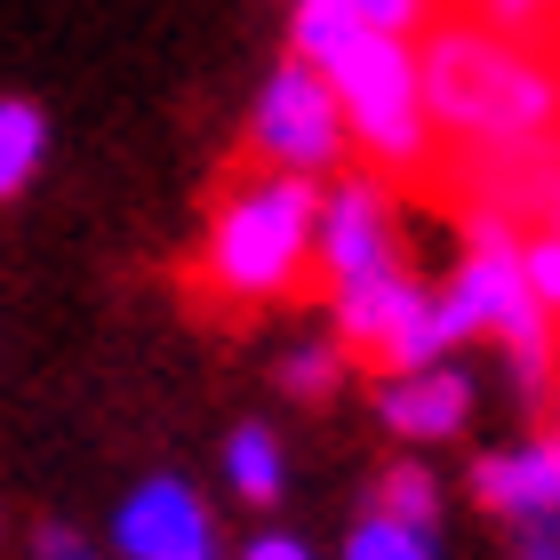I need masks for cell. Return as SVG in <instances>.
Listing matches in <instances>:
<instances>
[{
	"label": "cell",
	"mask_w": 560,
	"mask_h": 560,
	"mask_svg": "<svg viewBox=\"0 0 560 560\" xmlns=\"http://www.w3.org/2000/svg\"><path fill=\"white\" fill-rule=\"evenodd\" d=\"M337 376H345V352L328 345V337H313V345H296L289 361H280V385H289L296 400H328V393H337Z\"/></svg>",
	"instance_id": "16"
},
{
	"label": "cell",
	"mask_w": 560,
	"mask_h": 560,
	"mask_svg": "<svg viewBox=\"0 0 560 560\" xmlns=\"http://www.w3.org/2000/svg\"><path fill=\"white\" fill-rule=\"evenodd\" d=\"M33 560H96V552H89V537H81V528H65V521H48V528H40V537H33Z\"/></svg>",
	"instance_id": "19"
},
{
	"label": "cell",
	"mask_w": 560,
	"mask_h": 560,
	"mask_svg": "<svg viewBox=\"0 0 560 560\" xmlns=\"http://www.w3.org/2000/svg\"><path fill=\"white\" fill-rule=\"evenodd\" d=\"M472 497L489 504V513H504V521L560 513V441L545 432V441H528V448L480 456V465H472Z\"/></svg>",
	"instance_id": "9"
},
{
	"label": "cell",
	"mask_w": 560,
	"mask_h": 560,
	"mask_svg": "<svg viewBox=\"0 0 560 560\" xmlns=\"http://www.w3.org/2000/svg\"><path fill=\"white\" fill-rule=\"evenodd\" d=\"M313 265L328 272V289H345V280H369V272L409 265V257H400V217H393V192L376 185V176H337V185L320 192Z\"/></svg>",
	"instance_id": "6"
},
{
	"label": "cell",
	"mask_w": 560,
	"mask_h": 560,
	"mask_svg": "<svg viewBox=\"0 0 560 560\" xmlns=\"http://www.w3.org/2000/svg\"><path fill=\"white\" fill-rule=\"evenodd\" d=\"M280 480H289V465H280L272 424H233L224 432V489H233L241 504H272Z\"/></svg>",
	"instance_id": "11"
},
{
	"label": "cell",
	"mask_w": 560,
	"mask_h": 560,
	"mask_svg": "<svg viewBox=\"0 0 560 560\" xmlns=\"http://www.w3.org/2000/svg\"><path fill=\"white\" fill-rule=\"evenodd\" d=\"M521 560H560V513L521 521Z\"/></svg>",
	"instance_id": "20"
},
{
	"label": "cell",
	"mask_w": 560,
	"mask_h": 560,
	"mask_svg": "<svg viewBox=\"0 0 560 560\" xmlns=\"http://www.w3.org/2000/svg\"><path fill=\"white\" fill-rule=\"evenodd\" d=\"M241 560H313V552H304L296 537H257V545H248Z\"/></svg>",
	"instance_id": "21"
},
{
	"label": "cell",
	"mask_w": 560,
	"mask_h": 560,
	"mask_svg": "<svg viewBox=\"0 0 560 560\" xmlns=\"http://www.w3.org/2000/svg\"><path fill=\"white\" fill-rule=\"evenodd\" d=\"M417 81H424L432 137H448L456 161L521 152L560 129V65L537 57L504 24H480V16L432 24L417 48Z\"/></svg>",
	"instance_id": "1"
},
{
	"label": "cell",
	"mask_w": 560,
	"mask_h": 560,
	"mask_svg": "<svg viewBox=\"0 0 560 560\" xmlns=\"http://www.w3.org/2000/svg\"><path fill=\"white\" fill-rule=\"evenodd\" d=\"M376 417H385V432H400V441H456L472 417V376L441 361L424 369H393L385 393H376Z\"/></svg>",
	"instance_id": "8"
},
{
	"label": "cell",
	"mask_w": 560,
	"mask_h": 560,
	"mask_svg": "<svg viewBox=\"0 0 560 560\" xmlns=\"http://www.w3.org/2000/svg\"><path fill=\"white\" fill-rule=\"evenodd\" d=\"M48 161V113L33 96H0V200H16Z\"/></svg>",
	"instance_id": "12"
},
{
	"label": "cell",
	"mask_w": 560,
	"mask_h": 560,
	"mask_svg": "<svg viewBox=\"0 0 560 560\" xmlns=\"http://www.w3.org/2000/svg\"><path fill=\"white\" fill-rule=\"evenodd\" d=\"M328 89L345 105L352 152H369L376 168L417 176L432 168V120H424V81H417V40L409 33H369L328 65Z\"/></svg>",
	"instance_id": "3"
},
{
	"label": "cell",
	"mask_w": 560,
	"mask_h": 560,
	"mask_svg": "<svg viewBox=\"0 0 560 560\" xmlns=\"http://www.w3.org/2000/svg\"><path fill=\"white\" fill-rule=\"evenodd\" d=\"M521 272H528V296L560 320V224H552V217L521 233Z\"/></svg>",
	"instance_id": "15"
},
{
	"label": "cell",
	"mask_w": 560,
	"mask_h": 560,
	"mask_svg": "<svg viewBox=\"0 0 560 560\" xmlns=\"http://www.w3.org/2000/svg\"><path fill=\"white\" fill-rule=\"evenodd\" d=\"M313 224H320L313 176L248 161L209 209V233H200V257H192V289L209 304H224V313L296 296V280L313 272Z\"/></svg>",
	"instance_id": "2"
},
{
	"label": "cell",
	"mask_w": 560,
	"mask_h": 560,
	"mask_svg": "<svg viewBox=\"0 0 560 560\" xmlns=\"http://www.w3.org/2000/svg\"><path fill=\"white\" fill-rule=\"evenodd\" d=\"M376 513H393V521H417V528H432V521H441V480H432L424 465H393L385 480H376Z\"/></svg>",
	"instance_id": "14"
},
{
	"label": "cell",
	"mask_w": 560,
	"mask_h": 560,
	"mask_svg": "<svg viewBox=\"0 0 560 560\" xmlns=\"http://www.w3.org/2000/svg\"><path fill=\"white\" fill-rule=\"evenodd\" d=\"M345 560H441V545H432V528L417 521H393V513H369L352 521V537H345Z\"/></svg>",
	"instance_id": "13"
},
{
	"label": "cell",
	"mask_w": 560,
	"mask_h": 560,
	"mask_svg": "<svg viewBox=\"0 0 560 560\" xmlns=\"http://www.w3.org/2000/svg\"><path fill=\"white\" fill-rule=\"evenodd\" d=\"M361 33H369V24H361L352 0H296V16H289V57L313 65V72H328Z\"/></svg>",
	"instance_id": "10"
},
{
	"label": "cell",
	"mask_w": 560,
	"mask_h": 560,
	"mask_svg": "<svg viewBox=\"0 0 560 560\" xmlns=\"http://www.w3.org/2000/svg\"><path fill=\"white\" fill-rule=\"evenodd\" d=\"M545 400H552V441H560V352H552V385H545Z\"/></svg>",
	"instance_id": "22"
},
{
	"label": "cell",
	"mask_w": 560,
	"mask_h": 560,
	"mask_svg": "<svg viewBox=\"0 0 560 560\" xmlns=\"http://www.w3.org/2000/svg\"><path fill=\"white\" fill-rule=\"evenodd\" d=\"M352 9H361V24H376V33H417L432 16V0H352Z\"/></svg>",
	"instance_id": "17"
},
{
	"label": "cell",
	"mask_w": 560,
	"mask_h": 560,
	"mask_svg": "<svg viewBox=\"0 0 560 560\" xmlns=\"http://www.w3.org/2000/svg\"><path fill=\"white\" fill-rule=\"evenodd\" d=\"M545 217H552V224H560V192H552V209H545Z\"/></svg>",
	"instance_id": "23"
},
{
	"label": "cell",
	"mask_w": 560,
	"mask_h": 560,
	"mask_svg": "<svg viewBox=\"0 0 560 560\" xmlns=\"http://www.w3.org/2000/svg\"><path fill=\"white\" fill-rule=\"evenodd\" d=\"M552 9V0H465V16H480V24H504V33H528Z\"/></svg>",
	"instance_id": "18"
},
{
	"label": "cell",
	"mask_w": 560,
	"mask_h": 560,
	"mask_svg": "<svg viewBox=\"0 0 560 560\" xmlns=\"http://www.w3.org/2000/svg\"><path fill=\"white\" fill-rule=\"evenodd\" d=\"M113 545H120V560H217V521L176 472H161L120 497Z\"/></svg>",
	"instance_id": "7"
},
{
	"label": "cell",
	"mask_w": 560,
	"mask_h": 560,
	"mask_svg": "<svg viewBox=\"0 0 560 560\" xmlns=\"http://www.w3.org/2000/svg\"><path fill=\"white\" fill-rule=\"evenodd\" d=\"M328 304H337V337L361 352V361L376 369H424L441 361V320H432V289L393 265V272H369V280H345V289H328Z\"/></svg>",
	"instance_id": "5"
},
{
	"label": "cell",
	"mask_w": 560,
	"mask_h": 560,
	"mask_svg": "<svg viewBox=\"0 0 560 560\" xmlns=\"http://www.w3.org/2000/svg\"><path fill=\"white\" fill-rule=\"evenodd\" d=\"M345 152L352 137H345V105L328 89V72L280 57L272 81L257 89V105H248V161L289 168V176H328Z\"/></svg>",
	"instance_id": "4"
}]
</instances>
